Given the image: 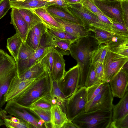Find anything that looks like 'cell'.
Listing matches in <instances>:
<instances>
[{"label":"cell","mask_w":128,"mask_h":128,"mask_svg":"<svg viewBox=\"0 0 128 128\" xmlns=\"http://www.w3.org/2000/svg\"><path fill=\"white\" fill-rule=\"evenodd\" d=\"M23 42L20 36L16 33L7 40V48L15 61L17 58Z\"/></svg>","instance_id":"484cf974"},{"label":"cell","mask_w":128,"mask_h":128,"mask_svg":"<svg viewBox=\"0 0 128 128\" xmlns=\"http://www.w3.org/2000/svg\"><path fill=\"white\" fill-rule=\"evenodd\" d=\"M26 0H9L10 2H21L24 1Z\"/></svg>","instance_id":"9f6ffc18"},{"label":"cell","mask_w":128,"mask_h":128,"mask_svg":"<svg viewBox=\"0 0 128 128\" xmlns=\"http://www.w3.org/2000/svg\"><path fill=\"white\" fill-rule=\"evenodd\" d=\"M44 24L50 33L53 36L58 38L62 40H76L80 38L73 36L65 31L57 29Z\"/></svg>","instance_id":"d6a6232c"},{"label":"cell","mask_w":128,"mask_h":128,"mask_svg":"<svg viewBox=\"0 0 128 128\" xmlns=\"http://www.w3.org/2000/svg\"><path fill=\"white\" fill-rule=\"evenodd\" d=\"M108 50L128 57V37L116 35L106 45Z\"/></svg>","instance_id":"ac0fdd59"},{"label":"cell","mask_w":128,"mask_h":128,"mask_svg":"<svg viewBox=\"0 0 128 128\" xmlns=\"http://www.w3.org/2000/svg\"><path fill=\"white\" fill-rule=\"evenodd\" d=\"M115 0L120 1V0Z\"/></svg>","instance_id":"680465c9"},{"label":"cell","mask_w":128,"mask_h":128,"mask_svg":"<svg viewBox=\"0 0 128 128\" xmlns=\"http://www.w3.org/2000/svg\"><path fill=\"white\" fill-rule=\"evenodd\" d=\"M12 8L9 0H1L0 1V20L2 18L8 11Z\"/></svg>","instance_id":"bcb514c9"},{"label":"cell","mask_w":128,"mask_h":128,"mask_svg":"<svg viewBox=\"0 0 128 128\" xmlns=\"http://www.w3.org/2000/svg\"><path fill=\"white\" fill-rule=\"evenodd\" d=\"M88 102L87 88H80L66 100V110L68 121L85 112L86 106Z\"/></svg>","instance_id":"5b68a950"},{"label":"cell","mask_w":128,"mask_h":128,"mask_svg":"<svg viewBox=\"0 0 128 128\" xmlns=\"http://www.w3.org/2000/svg\"><path fill=\"white\" fill-rule=\"evenodd\" d=\"M50 95L52 98L56 99L57 104L61 107L63 106L65 103L66 99V97L60 88L58 82L52 79Z\"/></svg>","instance_id":"4dcf8cb0"},{"label":"cell","mask_w":128,"mask_h":128,"mask_svg":"<svg viewBox=\"0 0 128 128\" xmlns=\"http://www.w3.org/2000/svg\"><path fill=\"white\" fill-rule=\"evenodd\" d=\"M48 2H50L51 4V6L53 5L54 4L59 0H42Z\"/></svg>","instance_id":"11a10c76"},{"label":"cell","mask_w":128,"mask_h":128,"mask_svg":"<svg viewBox=\"0 0 128 128\" xmlns=\"http://www.w3.org/2000/svg\"><path fill=\"white\" fill-rule=\"evenodd\" d=\"M80 77V68L77 64L66 72L63 78L58 82L59 86L66 99L79 88Z\"/></svg>","instance_id":"ba28073f"},{"label":"cell","mask_w":128,"mask_h":128,"mask_svg":"<svg viewBox=\"0 0 128 128\" xmlns=\"http://www.w3.org/2000/svg\"><path fill=\"white\" fill-rule=\"evenodd\" d=\"M106 83L102 80L96 84L87 88L88 102L92 100L101 92Z\"/></svg>","instance_id":"8d00e7d4"},{"label":"cell","mask_w":128,"mask_h":128,"mask_svg":"<svg viewBox=\"0 0 128 128\" xmlns=\"http://www.w3.org/2000/svg\"><path fill=\"white\" fill-rule=\"evenodd\" d=\"M66 8L69 12L81 20L88 28L95 27L118 35L111 26L100 21L94 13L82 4H68Z\"/></svg>","instance_id":"277c9868"},{"label":"cell","mask_w":128,"mask_h":128,"mask_svg":"<svg viewBox=\"0 0 128 128\" xmlns=\"http://www.w3.org/2000/svg\"><path fill=\"white\" fill-rule=\"evenodd\" d=\"M94 1L105 16L110 18L116 20L125 26L122 19L120 1H102L94 0Z\"/></svg>","instance_id":"8fae6325"},{"label":"cell","mask_w":128,"mask_h":128,"mask_svg":"<svg viewBox=\"0 0 128 128\" xmlns=\"http://www.w3.org/2000/svg\"><path fill=\"white\" fill-rule=\"evenodd\" d=\"M112 27L117 34L128 37V28L116 20L112 18Z\"/></svg>","instance_id":"60d3db41"},{"label":"cell","mask_w":128,"mask_h":128,"mask_svg":"<svg viewBox=\"0 0 128 128\" xmlns=\"http://www.w3.org/2000/svg\"><path fill=\"white\" fill-rule=\"evenodd\" d=\"M16 66L14 58L6 52L4 62L0 66V82Z\"/></svg>","instance_id":"f546056e"},{"label":"cell","mask_w":128,"mask_h":128,"mask_svg":"<svg viewBox=\"0 0 128 128\" xmlns=\"http://www.w3.org/2000/svg\"><path fill=\"white\" fill-rule=\"evenodd\" d=\"M76 40L60 39L53 36L48 29L41 38L39 46L52 47L64 56H69L70 55L69 50L71 45Z\"/></svg>","instance_id":"9c48e42d"},{"label":"cell","mask_w":128,"mask_h":128,"mask_svg":"<svg viewBox=\"0 0 128 128\" xmlns=\"http://www.w3.org/2000/svg\"><path fill=\"white\" fill-rule=\"evenodd\" d=\"M113 99L109 84L106 82L101 92L92 100L88 102L85 112L98 110L112 111Z\"/></svg>","instance_id":"52a82bcc"},{"label":"cell","mask_w":128,"mask_h":128,"mask_svg":"<svg viewBox=\"0 0 128 128\" xmlns=\"http://www.w3.org/2000/svg\"><path fill=\"white\" fill-rule=\"evenodd\" d=\"M12 9L10 24L14 26L16 33L25 42L29 31L27 24L17 8L12 7Z\"/></svg>","instance_id":"2e32d148"},{"label":"cell","mask_w":128,"mask_h":128,"mask_svg":"<svg viewBox=\"0 0 128 128\" xmlns=\"http://www.w3.org/2000/svg\"><path fill=\"white\" fill-rule=\"evenodd\" d=\"M52 98L50 94L43 96L34 102L31 107L51 110L53 105L52 102Z\"/></svg>","instance_id":"74e56055"},{"label":"cell","mask_w":128,"mask_h":128,"mask_svg":"<svg viewBox=\"0 0 128 128\" xmlns=\"http://www.w3.org/2000/svg\"><path fill=\"white\" fill-rule=\"evenodd\" d=\"M109 84L113 96L122 98L128 91V75L120 71Z\"/></svg>","instance_id":"5bb4252c"},{"label":"cell","mask_w":128,"mask_h":128,"mask_svg":"<svg viewBox=\"0 0 128 128\" xmlns=\"http://www.w3.org/2000/svg\"><path fill=\"white\" fill-rule=\"evenodd\" d=\"M53 48L47 53L40 62L44 67L46 72L51 76L53 65Z\"/></svg>","instance_id":"d590c367"},{"label":"cell","mask_w":128,"mask_h":128,"mask_svg":"<svg viewBox=\"0 0 128 128\" xmlns=\"http://www.w3.org/2000/svg\"><path fill=\"white\" fill-rule=\"evenodd\" d=\"M40 40L32 30H29L25 42L28 46L35 51L39 46Z\"/></svg>","instance_id":"f35d334b"},{"label":"cell","mask_w":128,"mask_h":128,"mask_svg":"<svg viewBox=\"0 0 128 128\" xmlns=\"http://www.w3.org/2000/svg\"><path fill=\"white\" fill-rule=\"evenodd\" d=\"M4 110L10 115L27 122L34 128H42L39 124L40 120L30 114L28 111L29 110L22 106L14 100L7 102Z\"/></svg>","instance_id":"30bf717a"},{"label":"cell","mask_w":128,"mask_h":128,"mask_svg":"<svg viewBox=\"0 0 128 128\" xmlns=\"http://www.w3.org/2000/svg\"><path fill=\"white\" fill-rule=\"evenodd\" d=\"M128 62V57L121 55L108 50L103 64L104 70L103 81L109 83Z\"/></svg>","instance_id":"8992f818"},{"label":"cell","mask_w":128,"mask_h":128,"mask_svg":"<svg viewBox=\"0 0 128 128\" xmlns=\"http://www.w3.org/2000/svg\"><path fill=\"white\" fill-rule=\"evenodd\" d=\"M88 29L90 32H92L95 34V38L99 46L103 44L106 45L112 38L116 35L95 27H91Z\"/></svg>","instance_id":"f1b7e54d"},{"label":"cell","mask_w":128,"mask_h":128,"mask_svg":"<svg viewBox=\"0 0 128 128\" xmlns=\"http://www.w3.org/2000/svg\"><path fill=\"white\" fill-rule=\"evenodd\" d=\"M32 9L44 24L57 29L65 31L60 24L48 12L46 8H40Z\"/></svg>","instance_id":"7402d4cb"},{"label":"cell","mask_w":128,"mask_h":128,"mask_svg":"<svg viewBox=\"0 0 128 128\" xmlns=\"http://www.w3.org/2000/svg\"><path fill=\"white\" fill-rule=\"evenodd\" d=\"M36 79L22 80L17 75L10 82L5 96L6 102L14 100L20 96Z\"/></svg>","instance_id":"7c38bea8"},{"label":"cell","mask_w":128,"mask_h":128,"mask_svg":"<svg viewBox=\"0 0 128 128\" xmlns=\"http://www.w3.org/2000/svg\"><path fill=\"white\" fill-rule=\"evenodd\" d=\"M83 0H64L65 3L66 4H81Z\"/></svg>","instance_id":"f907efd6"},{"label":"cell","mask_w":128,"mask_h":128,"mask_svg":"<svg viewBox=\"0 0 128 128\" xmlns=\"http://www.w3.org/2000/svg\"><path fill=\"white\" fill-rule=\"evenodd\" d=\"M81 4L95 14H99L104 15L96 6L93 0H83Z\"/></svg>","instance_id":"7bdbcfd3"},{"label":"cell","mask_w":128,"mask_h":128,"mask_svg":"<svg viewBox=\"0 0 128 128\" xmlns=\"http://www.w3.org/2000/svg\"><path fill=\"white\" fill-rule=\"evenodd\" d=\"M7 113L3 112L2 114L5 125L7 128H34L27 122L15 116H7Z\"/></svg>","instance_id":"d4e9b609"},{"label":"cell","mask_w":128,"mask_h":128,"mask_svg":"<svg viewBox=\"0 0 128 128\" xmlns=\"http://www.w3.org/2000/svg\"><path fill=\"white\" fill-rule=\"evenodd\" d=\"M100 0V1H110V0Z\"/></svg>","instance_id":"6f0895ef"},{"label":"cell","mask_w":128,"mask_h":128,"mask_svg":"<svg viewBox=\"0 0 128 128\" xmlns=\"http://www.w3.org/2000/svg\"><path fill=\"white\" fill-rule=\"evenodd\" d=\"M120 3L122 19L125 25L128 28V0H121Z\"/></svg>","instance_id":"f6af8a7d"},{"label":"cell","mask_w":128,"mask_h":128,"mask_svg":"<svg viewBox=\"0 0 128 128\" xmlns=\"http://www.w3.org/2000/svg\"><path fill=\"white\" fill-rule=\"evenodd\" d=\"M52 16L60 24L65 31L73 36L77 38H81L91 34L90 32L84 26L67 21L57 16Z\"/></svg>","instance_id":"9a60e30c"},{"label":"cell","mask_w":128,"mask_h":128,"mask_svg":"<svg viewBox=\"0 0 128 128\" xmlns=\"http://www.w3.org/2000/svg\"><path fill=\"white\" fill-rule=\"evenodd\" d=\"M96 14L100 21L107 24L112 26V18H110L104 15L99 14Z\"/></svg>","instance_id":"c3c4849f"},{"label":"cell","mask_w":128,"mask_h":128,"mask_svg":"<svg viewBox=\"0 0 128 128\" xmlns=\"http://www.w3.org/2000/svg\"><path fill=\"white\" fill-rule=\"evenodd\" d=\"M18 9L27 24L29 30L37 24L43 22L32 9L22 8Z\"/></svg>","instance_id":"4316f807"},{"label":"cell","mask_w":128,"mask_h":128,"mask_svg":"<svg viewBox=\"0 0 128 128\" xmlns=\"http://www.w3.org/2000/svg\"><path fill=\"white\" fill-rule=\"evenodd\" d=\"M4 125H5L4 122L2 114L0 111V127Z\"/></svg>","instance_id":"db71d44e"},{"label":"cell","mask_w":128,"mask_h":128,"mask_svg":"<svg viewBox=\"0 0 128 128\" xmlns=\"http://www.w3.org/2000/svg\"><path fill=\"white\" fill-rule=\"evenodd\" d=\"M52 80L51 76L46 72L36 79L22 94L13 100L29 110L36 100L50 94Z\"/></svg>","instance_id":"7a4b0ae2"},{"label":"cell","mask_w":128,"mask_h":128,"mask_svg":"<svg viewBox=\"0 0 128 128\" xmlns=\"http://www.w3.org/2000/svg\"><path fill=\"white\" fill-rule=\"evenodd\" d=\"M29 110L30 112L36 114L44 122L45 128H52L50 123V110L32 106Z\"/></svg>","instance_id":"1f68e13d"},{"label":"cell","mask_w":128,"mask_h":128,"mask_svg":"<svg viewBox=\"0 0 128 128\" xmlns=\"http://www.w3.org/2000/svg\"><path fill=\"white\" fill-rule=\"evenodd\" d=\"M6 53L2 50L0 49V66L3 63L5 58Z\"/></svg>","instance_id":"816d5d0a"},{"label":"cell","mask_w":128,"mask_h":128,"mask_svg":"<svg viewBox=\"0 0 128 128\" xmlns=\"http://www.w3.org/2000/svg\"><path fill=\"white\" fill-rule=\"evenodd\" d=\"M50 111L52 128H62L68 121L66 113L63 111L61 106L57 104L53 105Z\"/></svg>","instance_id":"ffe728a7"},{"label":"cell","mask_w":128,"mask_h":128,"mask_svg":"<svg viewBox=\"0 0 128 128\" xmlns=\"http://www.w3.org/2000/svg\"><path fill=\"white\" fill-rule=\"evenodd\" d=\"M92 65L90 68L86 78L84 87L87 88L95 84L100 81Z\"/></svg>","instance_id":"ab89813d"},{"label":"cell","mask_w":128,"mask_h":128,"mask_svg":"<svg viewBox=\"0 0 128 128\" xmlns=\"http://www.w3.org/2000/svg\"><path fill=\"white\" fill-rule=\"evenodd\" d=\"M112 116V111L98 110L82 114L72 122L76 128H108Z\"/></svg>","instance_id":"3957f363"},{"label":"cell","mask_w":128,"mask_h":128,"mask_svg":"<svg viewBox=\"0 0 128 128\" xmlns=\"http://www.w3.org/2000/svg\"><path fill=\"white\" fill-rule=\"evenodd\" d=\"M12 8L32 9L40 8H46L51 6L50 3L42 0H26L21 2H10Z\"/></svg>","instance_id":"cb8c5ba5"},{"label":"cell","mask_w":128,"mask_h":128,"mask_svg":"<svg viewBox=\"0 0 128 128\" xmlns=\"http://www.w3.org/2000/svg\"><path fill=\"white\" fill-rule=\"evenodd\" d=\"M46 72L44 67L40 62L18 77L24 80L37 79L42 76Z\"/></svg>","instance_id":"83f0119b"},{"label":"cell","mask_w":128,"mask_h":128,"mask_svg":"<svg viewBox=\"0 0 128 128\" xmlns=\"http://www.w3.org/2000/svg\"><path fill=\"white\" fill-rule=\"evenodd\" d=\"M17 74L16 66L0 82V110L6 104L5 97L10 82Z\"/></svg>","instance_id":"603a6c76"},{"label":"cell","mask_w":128,"mask_h":128,"mask_svg":"<svg viewBox=\"0 0 128 128\" xmlns=\"http://www.w3.org/2000/svg\"><path fill=\"white\" fill-rule=\"evenodd\" d=\"M63 128H76L72 121H68L66 123L64 126Z\"/></svg>","instance_id":"681fc988"},{"label":"cell","mask_w":128,"mask_h":128,"mask_svg":"<svg viewBox=\"0 0 128 128\" xmlns=\"http://www.w3.org/2000/svg\"><path fill=\"white\" fill-rule=\"evenodd\" d=\"M108 128H128V115L120 120L112 121Z\"/></svg>","instance_id":"ee69618b"},{"label":"cell","mask_w":128,"mask_h":128,"mask_svg":"<svg viewBox=\"0 0 128 128\" xmlns=\"http://www.w3.org/2000/svg\"><path fill=\"white\" fill-rule=\"evenodd\" d=\"M52 53L54 62L50 76L52 80L58 82L63 78L66 72L65 61L64 55L53 48Z\"/></svg>","instance_id":"e0dca14e"},{"label":"cell","mask_w":128,"mask_h":128,"mask_svg":"<svg viewBox=\"0 0 128 128\" xmlns=\"http://www.w3.org/2000/svg\"><path fill=\"white\" fill-rule=\"evenodd\" d=\"M116 105H113L112 121L121 119L128 115V92Z\"/></svg>","instance_id":"44dd1931"},{"label":"cell","mask_w":128,"mask_h":128,"mask_svg":"<svg viewBox=\"0 0 128 128\" xmlns=\"http://www.w3.org/2000/svg\"><path fill=\"white\" fill-rule=\"evenodd\" d=\"M52 48L39 46L31 58L24 60L16 62L17 76H20L32 67L39 62L44 56Z\"/></svg>","instance_id":"4fadbf2b"},{"label":"cell","mask_w":128,"mask_h":128,"mask_svg":"<svg viewBox=\"0 0 128 128\" xmlns=\"http://www.w3.org/2000/svg\"><path fill=\"white\" fill-rule=\"evenodd\" d=\"M102 44L93 53L92 58V64L96 62L103 64L108 49L106 44Z\"/></svg>","instance_id":"836d02e7"},{"label":"cell","mask_w":128,"mask_h":128,"mask_svg":"<svg viewBox=\"0 0 128 128\" xmlns=\"http://www.w3.org/2000/svg\"><path fill=\"white\" fill-rule=\"evenodd\" d=\"M36 51L27 45L23 41L20 48L18 57L15 61L24 60L31 58L34 55Z\"/></svg>","instance_id":"e575fe53"},{"label":"cell","mask_w":128,"mask_h":128,"mask_svg":"<svg viewBox=\"0 0 128 128\" xmlns=\"http://www.w3.org/2000/svg\"><path fill=\"white\" fill-rule=\"evenodd\" d=\"M92 65L93 66L98 78L103 81L104 76V70L103 64L100 62H96Z\"/></svg>","instance_id":"7dc6e473"},{"label":"cell","mask_w":128,"mask_h":128,"mask_svg":"<svg viewBox=\"0 0 128 128\" xmlns=\"http://www.w3.org/2000/svg\"><path fill=\"white\" fill-rule=\"evenodd\" d=\"M128 75V63L126 62L122 67L120 71Z\"/></svg>","instance_id":"f5cc1de1"},{"label":"cell","mask_w":128,"mask_h":128,"mask_svg":"<svg viewBox=\"0 0 128 128\" xmlns=\"http://www.w3.org/2000/svg\"><path fill=\"white\" fill-rule=\"evenodd\" d=\"M46 8L48 12L52 16L67 21L86 26L81 20L69 12L66 8L52 5Z\"/></svg>","instance_id":"d6986e66"},{"label":"cell","mask_w":128,"mask_h":128,"mask_svg":"<svg viewBox=\"0 0 128 128\" xmlns=\"http://www.w3.org/2000/svg\"><path fill=\"white\" fill-rule=\"evenodd\" d=\"M31 30L40 40L42 36L46 32L48 28L45 24L42 22L36 25Z\"/></svg>","instance_id":"b9f144b4"},{"label":"cell","mask_w":128,"mask_h":128,"mask_svg":"<svg viewBox=\"0 0 128 128\" xmlns=\"http://www.w3.org/2000/svg\"><path fill=\"white\" fill-rule=\"evenodd\" d=\"M99 46L94 36L91 34L79 38L71 45L70 55L77 62L80 71L79 88L84 87L92 55Z\"/></svg>","instance_id":"6da1fadb"}]
</instances>
